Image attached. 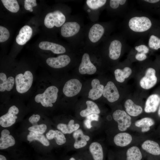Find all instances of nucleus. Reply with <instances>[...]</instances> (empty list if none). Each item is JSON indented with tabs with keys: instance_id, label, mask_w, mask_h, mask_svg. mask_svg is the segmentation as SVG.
I'll list each match as a JSON object with an SVG mask.
<instances>
[{
	"instance_id": "nucleus-20",
	"label": "nucleus",
	"mask_w": 160,
	"mask_h": 160,
	"mask_svg": "<svg viewBox=\"0 0 160 160\" xmlns=\"http://www.w3.org/2000/svg\"><path fill=\"white\" fill-rule=\"evenodd\" d=\"M160 103V96L156 94L150 95L145 102L144 111L146 113H154L157 110Z\"/></svg>"
},
{
	"instance_id": "nucleus-36",
	"label": "nucleus",
	"mask_w": 160,
	"mask_h": 160,
	"mask_svg": "<svg viewBox=\"0 0 160 160\" xmlns=\"http://www.w3.org/2000/svg\"><path fill=\"white\" fill-rule=\"evenodd\" d=\"M106 0H87L86 3L90 9L95 10L104 6L107 4Z\"/></svg>"
},
{
	"instance_id": "nucleus-25",
	"label": "nucleus",
	"mask_w": 160,
	"mask_h": 160,
	"mask_svg": "<svg viewBox=\"0 0 160 160\" xmlns=\"http://www.w3.org/2000/svg\"><path fill=\"white\" fill-rule=\"evenodd\" d=\"M132 137L128 133H120L114 137L113 141L117 146L121 147H125L129 145L132 142Z\"/></svg>"
},
{
	"instance_id": "nucleus-18",
	"label": "nucleus",
	"mask_w": 160,
	"mask_h": 160,
	"mask_svg": "<svg viewBox=\"0 0 160 160\" xmlns=\"http://www.w3.org/2000/svg\"><path fill=\"white\" fill-rule=\"evenodd\" d=\"M73 136L75 140L74 147L77 149L85 147L90 140V137L84 135L83 131L79 129L73 132Z\"/></svg>"
},
{
	"instance_id": "nucleus-10",
	"label": "nucleus",
	"mask_w": 160,
	"mask_h": 160,
	"mask_svg": "<svg viewBox=\"0 0 160 160\" xmlns=\"http://www.w3.org/2000/svg\"><path fill=\"white\" fill-rule=\"evenodd\" d=\"M109 27L99 23L94 24L89 32L88 38L90 41L95 43L99 41L107 34Z\"/></svg>"
},
{
	"instance_id": "nucleus-43",
	"label": "nucleus",
	"mask_w": 160,
	"mask_h": 160,
	"mask_svg": "<svg viewBox=\"0 0 160 160\" xmlns=\"http://www.w3.org/2000/svg\"><path fill=\"white\" fill-rule=\"evenodd\" d=\"M0 160H7L5 156L2 155H0Z\"/></svg>"
},
{
	"instance_id": "nucleus-45",
	"label": "nucleus",
	"mask_w": 160,
	"mask_h": 160,
	"mask_svg": "<svg viewBox=\"0 0 160 160\" xmlns=\"http://www.w3.org/2000/svg\"><path fill=\"white\" fill-rule=\"evenodd\" d=\"M80 160V159H79V160Z\"/></svg>"
},
{
	"instance_id": "nucleus-21",
	"label": "nucleus",
	"mask_w": 160,
	"mask_h": 160,
	"mask_svg": "<svg viewBox=\"0 0 160 160\" xmlns=\"http://www.w3.org/2000/svg\"><path fill=\"white\" fill-rule=\"evenodd\" d=\"M32 34V29L29 26L25 25L22 27L16 38V41L19 45H23L30 39Z\"/></svg>"
},
{
	"instance_id": "nucleus-7",
	"label": "nucleus",
	"mask_w": 160,
	"mask_h": 160,
	"mask_svg": "<svg viewBox=\"0 0 160 160\" xmlns=\"http://www.w3.org/2000/svg\"><path fill=\"white\" fill-rule=\"evenodd\" d=\"M71 58L68 55L64 54L56 57H49L45 60L48 67L49 73L56 79L58 71L66 67L70 63Z\"/></svg>"
},
{
	"instance_id": "nucleus-28",
	"label": "nucleus",
	"mask_w": 160,
	"mask_h": 160,
	"mask_svg": "<svg viewBox=\"0 0 160 160\" xmlns=\"http://www.w3.org/2000/svg\"><path fill=\"white\" fill-rule=\"evenodd\" d=\"M80 125L75 123L73 119H71L68 124L60 123L57 124V128L64 134H70L79 129Z\"/></svg>"
},
{
	"instance_id": "nucleus-31",
	"label": "nucleus",
	"mask_w": 160,
	"mask_h": 160,
	"mask_svg": "<svg viewBox=\"0 0 160 160\" xmlns=\"http://www.w3.org/2000/svg\"><path fill=\"white\" fill-rule=\"evenodd\" d=\"M155 123L154 121L149 117H145L136 121L135 125L141 128V131L143 132H147L150 129V127Z\"/></svg>"
},
{
	"instance_id": "nucleus-16",
	"label": "nucleus",
	"mask_w": 160,
	"mask_h": 160,
	"mask_svg": "<svg viewBox=\"0 0 160 160\" xmlns=\"http://www.w3.org/2000/svg\"><path fill=\"white\" fill-rule=\"evenodd\" d=\"M91 85L92 88L89 91L88 97L93 100H97L103 95L104 87L96 78L92 80Z\"/></svg>"
},
{
	"instance_id": "nucleus-42",
	"label": "nucleus",
	"mask_w": 160,
	"mask_h": 160,
	"mask_svg": "<svg viewBox=\"0 0 160 160\" xmlns=\"http://www.w3.org/2000/svg\"><path fill=\"white\" fill-rule=\"evenodd\" d=\"M84 124L86 127L88 129H90L92 127V121L86 119L84 121Z\"/></svg>"
},
{
	"instance_id": "nucleus-23",
	"label": "nucleus",
	"mask_w": 160,
	"mask_h": 160,
	"mask_svg": "<svg viewBox=\"0 0 160 160\" xmlns=\"http://www.w3.org/2000/svg\"><path fill=\"white\" fill-rule=\"evenodd\" d=\"M141 147L143 150L152 155H160V146L155 141L150 140H146L142 143Z\"/></svg>"
},
{
	"instance_id": "nucleus-13",
	"label": "nucleus",
	"mask_w": 160,
	"mask_h": 160,
	"mask_svg": "<svg viewBox=\"0 0 160 160\" xmlns=\"http://www.w3.org/2000/svg\"><path fill=\"white\" fill-rule=\"evenodd\" d=\"M156 71L153 68L150 67L146 70L145 76L140 80V84L143 88L148 89L153 87L156 83L157 78Z\"/></svg>"
},
{
	"instance_id": "nucleus-37",
	"label": "nucleus",
	"mask_w": 160,
	"mask_h": 160,
	"mask_svg": "<svg viewBox=\"0 0 160 160\" xmlns=\"http://www.w3.org/2000/svg\"><path fill=\"white\" fill-rule=\"evenodd\" d=\"M47 129V125L44 124L33 125L29 127L28 130L30 132L36 133L43 134Z\"/></svg>"
},
{
	"instance_id": "nucleus-17",
	"label": "nucleus",
	"mask_w": 160,
	"mask_h": 160,
	"mask_svg": "<svg viewBox=\"0 0 160 160\" xmlns=\"http://www.w3.org/2000/svg\"><path fill=\"white\" fill-rule=\"evenodd\" d=\"M80 29V25L77 22L75 21L67 22L62 26L61 34L64 37H71L77 33Z\"/></svg>"
},
{
	"instance_id": "nucleus-38",
	"label": "nucleus",
	"mask_w": 160,
	"mask_h": 160,
	"mask_svg": "<svg viewBox=\"0 0 160 160\" xmlns=\"http://www.w3.org/2000/svg\"><path fill=\"white\" fill-rule=\"evenodd\" d=\"M10 36L8 30L5 27L0 26V42H3L7 40Z\"/></svg>"
},
{
	"instance_id": "nucleus-8",
	"label": "nucleus",
	"mask_w": 160,
	"mask_h": 160,
	"mask_svg": "<svg viewBox=\"0 0 160 160\" xmlns=\"http://www.w3.org/2000/svg\"><path fill=\"white\" fill-rule=\"evenodd\" d=\"M65 20V16L61 12L56 10L47 14L44 19V23L48 28H52L54 26L59 27L64 24Z\"/></svg>"
},
{
	"instance_id": "nucleus-11",
	"label": "nucleus",
	"mask_w": 160,
	"mask_h": 160,
	"mask_svg": "<svg viewBox=\"0 0 160 160\" xmlns=\"http://www.w3.org/2000/svg\"><path fill=\"white\" fill-rule=\"evenodd\" d=\"M127 0H111L108 1V7L115 14L124 17L131 9Z\"/></svg>"
},
{
	"instance_id": "nucleus-32",
	"label": "nucleus",
	"mask_w": 160,
	"mask_h": 160,
	"mask_svg": "<svg viewBox=\"0 0 160 160\" xmlns=\"http://www.w3.org/2000/svg\"><path fill=\"white\" fill-rule=\"evenodd\" d=\"M142 157V153L137 146H132L127 151L126 160H141Z\"/></svg>"
},
{
	"instance_id": "nucleus-6",
	"label": "nucleus",
	"mask_w": 160,
	"mask_h": 160,
	"mask_svg": "<svg viewBox=\"0 0 160 160\" xmlns=\"http://www.w3.org/2000/svg\"><path fill=\"white\" fill-rule=\"evenodd\" d=\"M60 81L61 97L63 98H70L76 96L82 88V83L76 78L66 80L63 78Z\"/></svg>"
},
{
	"instance_id": "nucleus-24",
	"label": "nucleus",
	"mask_w": 160,
	"mask_h": 160,
	"mask_svg": "<svg viewBox=\"0 0 160 160\" xmlns=\"http://www.w3.org/2000/svg\"><path fill=\"white\" fill-rule=\"evenodd\" d=\"M124 106L127 113L129 115L132 116H137L141 114L143 112L142 107L135 104L130 99L126 101Z\"/></svg>"
},
{
	"instance_id": "nucleus-4",
	"label": "nucleus",
	"mask_w": 160,
	"mask_h": 160,
	"mask_svg": "<svg viewBox=\"0 0 160 160\" xmlns=\"http://www.w3.org/2000/svg\"><path fill=\"white\" fill-rule=\"evenodd\" d=\"M22 100L13 96L6 103L8 105L7 111L0 117V125L4 127L11 126L16 122L20 112L19 104Z\"/></svg>"
},
{
	"instance_id": "nucleus-26",
	"label": "nucleus",
	"mask_w": 160,
	"mask_h": 160,
	"mask_svg": "<svg viewBox=\"0 0 160 160\" xmlns=\"http://www.w3.org/2000/svg\"><path fill=\"white\" fill-rule=\"evenodd\" d=\"M89 150L94 160H103V148L99 143L96 142L92 143L89 145Z\"/></svg>"
},
{
	"instance_id": "nucleus-41",
	"label": "nucleus",
	"mask_w": 160,
	"mask_h": 160,
	"mask_svg": "<svg viewBox=\"0 0 160 160\" xmlns=\"http://www.w3.org/2000/svg\"><path fill=\"white\" fill-rule=\"evenodd\" d=\"M99 116L97 114H91L87 116L86 118L92 121H98L99 120Z\"/></svg>"
},
{
	"instance_id": "nucleus-2",
	"label": "nucleus",
	"mask_w": 160,
	"mask_h": 160,
	"mask_svg": "<svg viewBox=\"0 0 160 160\" xmlns=\"http://www.w3.org/2000/svg\"><path fill=\"white\" fill-rule=\"evenodd\" d=\"M124 17L122 34L126 38H144L152 31L153 20L146 12L131 9Z\"/></svg>"
},
{
	"instance_id": "nucleus-14",
	"label": "nucleus",
	"mask_w": 160,
	"mask_h": 160,
	"mask_svg": "<svg viewBox=\"0 0 160 160\" xmlns=\"http://www.w3.org/2000/svg\"><path fill=\"white\" fill-rule=\"evenodd\" d=\"M103 95L110 103L116 102L119 99L120 96L116 87L111 81H108L104 87Z\"/></svg>"
},
{
	"instance_id": "nucleus-39",
	"label": "nucleus",
	"mask_w": 160,
	"mask_h": 160,
	"mask_svg": "<svg viewBox=\"0 0 160 160\" xmlns=\"http://www.w3.org/2000/svg\"><path fill=\"white\" fill-rule=\"evenodd\" d=\"M36 0H25L24 1V7L25 9L31 12L33 11L32 7L37 6Z\"/></svg>"
},
{
	"instance_id": "nucleus-15",
	"label": "nucleus",
	"mask_w": 160,
	"mask_h": 160,
	"mask_svg": "<svg viewBox=\"0 0 160 160\" xmlns=\"http://www.w3.org/2000/svg\"><path fill=\"white\" fill-rule=\"evenodd\" d=\"M150 49L148 45L142 41L137 42L132 49L136 52L135 58L137 61H143L147 58V54L150 51Z\"/></svg>"
},
{
	"instance_id": "nucleus-12",
	"label": "nucleus",
	"mask_w": 160,
	"mask_h": 160,
	"mask_svg": "<svg viewBox=\"0 0 160 160\" xmlns=\"http://www.w3.org/2000/svg\"><path fill=\"white\" fill-rule=\"evenodd\" d=\"M97 71L96 67L91 61L89 54L84 53L79 67V73L81 75H92L96 73Z\"/></svg>"
},
{
	"instance_id": "nucleus-34",
	"label": "nucleus",
	"mask_w": 160,
	"mask_h": 160,
	"mask_svg": "<svg viewBox=\"0 0 160 160\" xmlns=\"http://www.w3.org/2000/svg\"><path fill=\"white\" fill-rule=\"evenodd\" d=\"M151 31L147 36L148 46L150 49L157 50L160 49V38L152 34Z\"/></svg>"
},
{
	"instance_id": "nucleus-3",
	"label": "nucleus",
	"mask_w": 160,
	"mask_h": 160,
	"mask_svg": "<svg viewBox=\"0 0 160 160\" xmlns=\"http://www.w3.org/2000/svg\"><path fill=\"white\" fill-rule=\"evenodd\" d=\"M38 73L30 67L19 66L16 67L15 87L12 96L23 101L29 99L35 87Z\"/></svg>"
},
{
	"instance_id": "nucleus-30",
	"label": "nucleus",
	"mask_w": 160,
	"mask_h": 160,
	"mask_svg": "<svg viewBox=\"0 0 160 160\" xmlns=\"http://www.w3.org/2000/svg\"><path fill=\"white\" fill-rule=\"evenodd\" d=\"M132 73L131 68L127 66L125 67L123 69L117 68L114 72L116 80L120 83L124 82L125 79L128 78Z\"/></svg>"
},
{
	"instance_id": "nucleus-9",
	"label": "nucleus",
	"mask_w": 160,
	"mask_h": 160,
	"mask_svg": "<svg viewBox=\"0 0 160 160\" xmlns=\"http://www.w3.org/2000/svg\"><path fill=\"white\" fill-rule=\"evenodd\" d=\"M112 117L117 123L118 128L120 131H125L131 126V117L124 111L117 110L113 113Z\"/></svg>"
},
{
	"instance_id": "nucleus-44",
	"label": "nucleus",
	"mask_w": 160,
	"mask_h": 160,
	"mask_svg": "<svg viewBox=\"0 0 160 160\" xmlns=\"http://www.w3.org/2000/svg\"><path fill=\"white\" fill-rule=\"evenodd\" d=\"M158 114L159 117H160V105L159 106V108L158 111Z\"/></svg>"
},
{
	"instance_id": "nucleus-33",
	"label": "nucleus",
	"mask_w": 160,
	"mask_h": 160,
	"mask_svg": "<svg viewBox=\"0 0 160 160\" xmlns=\"http://www.w3.org/2000/svg\"><path fill=\"white\" fill-rule=\"evenodd\" d=\"M27 140L30 142L34 140H38L45 146L49 145V142L43 134L30 132L27 136Z\"/></svg>"
},
{
	"instance_id": "nucleus-35",
	"label": "nucleus",
	"mask_w": 160,
	"mask_h": 160,
	"mask_svg": "<svg viewBox=\"0 0 160 160\" xmlns=\"http://www.w3.org/2000/svg\"><path fill=\"white\" fill-rule=\"evenodd\" d=\"M4 7L9 11L16 13L19 10V6L16 0H1Z\"/></svg>"
},
{
	"instance_id": "nucleus-19",
	"label": "nucleus",
	"mask_w": 160,
	"mask_h": 160,
	"mask_svg": "<svg viewBox=\"0 0 160 160\" xmlns=\"http://www.w3.org/2000/svg\"><path fill=\"white\" fill-rule=\"evenodd\" d=\"M39 48L43 50H50L55 54H62L66 52L65 48L58 44L47 41H43L39 44Z\"/></svg>"
},
{
	"instance_id": "nucleus-40",
	"label": "nucleus",
	"mask_w": 160,
	"mask_h": 160,
	"mask_svg": "<svg viewBox=\"0 0 160 160\" xmlns=\"http://www.w3.org/2000/svg\"><path fill=\"white\" fill-rule=\"evenodd\" d=\"M41 119L40 115L38 114H33L29 118L28 121L33 125L37 124V122Z\"/></svg>"
},
{
	"instance_id": "nucleus-1",
	"label": "nucleus",
	"mask_w": 160,
	"mask_h": 160,
	"mask_svg": "<svg viewBox=\"0 0 160 160\" xmlns=\"http://www.w3.org/2000/svg\"><path fill=\"white\" fill-rule=\"evenodd\" d=\"M59 81L48 72L38 73L35 87L29 98L30 103L35 107L49 109L61 100Z\"/></svg>"
},
{
	"instance_id": "nucleus-5",
	"label": "nucleus",
	"mask_w": 160,
	"mask_h": 160,
	"mask_svg": "<svg viewBox=\"0 0 160 160\" xmlns=\"http://www.w3.org/2000/svg\"><path fill=\"white\" fill-rule=\"evenodd\" d=\"M126 39L122 34L110 38L107 41L105 47L110 59L116 61L120 58L124 51L129 47Z\"/></svg>"
},
{
	"instance_id": "nucleus-22",
	"label": "nucleus",
	"mask_w": 160,
	"mask_h": 160,
	"mask_svg": "<svg viewBox=\"0 0 160 160\" xmlns=\"http://www.w3.org/2000/svg\"><path fill=\"white\" fill-rule=\"evenodd\" d=\"M10 134V132L8 130L4 129L2 131L0 138V149L7 148L15 144V139Z\"/></svg>"
},
{
	"instance_id": "nucleus-27",
	"label": "nucleus",
	"mask_w": 160,
	"mask_h": 160,
	"mask_svg": "<svg viewBox=\"0 0 160 160\" xmlns=\"http://www.w3.org/2000/svg\"><path fill=\"white\" fill-rule=\"evenodd\" d=\"M87 108L81 110L80 115L83 117H86L87 116L92 114H99L100 111L97 104L94 102L87 100L86 102Z\"/></svg>"
},
{
	"instance_id": "nucleus-29",
	"label": "nucleus",
	"mask_w": 160,
	"mask_h": 160,
	"mask_svg": "<svg viewBox=\"0 0 160 160\" xmlns=\"http://www.w3.org/2000/svg\"><path fill=\"white\" fill-rule=\"evenodd\" d=\"M46 136L49 140L54 139L58 145H62L66 142V138L64 134L58 130H50L46 134Z\"/></svg>"
}]
</instances>
